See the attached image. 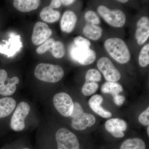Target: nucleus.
<instances>
[{"instance_id": "obj_1", "label": "nucleus", "mask_w": 149, "mask_h": 149, "mask_svg": "<svg viewBox=\"0 0 149 149\" xmlns=\"http://www.w3.org/2000/svg\"><path fill=\"white\" fill-rule=\"evenodd\" d=\"M104 47L111 56L117 62L125 64L130 60V51L122 39L116 37L109 38L105 42Z\"/></svg>"}, {"instance_id": "obj_2", "label": "nucleus", "mask_w": 149, "mask_h": 149, "mask_svg": "<svg viewBox=\"0 0 149 149\" xmlns=\"http://www.w3.org/2000/svg\"><path fill=\"white\" fill-rule=\"evenodd\" d=\"M35 77L47 83H57L63 78L64 71L57 65L42 63L37 65L34 71Z\"/></svg>"}, {"instance_id": "obj_3", "label": "nucleus", "mask_w": 149, "mask_h": 149, "mask_svg": "<svg viewBox=\"0 0 149 149\" xmlns=\"http://www.w3.org/2000/svg\"><path fill=\"white\" fill-rule=\"evenodd\" d=\"M70 117L72 118L71 126L77 130H85L95 124L96 118L93 115L84 112L81 105L77 102L74 103L73 111Z\"/></svg>"}, {"instance_id": "obj_4", "label": "nucleus", "mask_w": 149, "mask_h": 149, "mask_svg": "<svg viewBox=\"0 0 149 149\" xmlns=\"http://www.w3.org/2000/svg\"><path fill=\"white\" fill-rule=\"evenodd\" d=\"M30 106L27 102H20L17 106L11 118L10 128L15 132H20L25 127V119L29 113Z\"/></svg>"}, {"instance_id": "obj_5", "label": "nucleus", "mask_w": 149, "mask_h": 149, "mask_svg": "<svg viewBox=\"0 0 149 149\" xmlns=\"http://www.w3.org/2000/svg\"><path fill=\"white\" fill-rule=\"evenodd\" d=\"M97 11L104 20L112 27H121L125 24L126 16L120 10H111L106 6L101 5L98 7Z\"/></svg>"}, {"instance_id": "obj_6", "label": "nucleus", "mask_w": 149, "mask_h": 149, "mask_svg": "<svg viewBox=\"0 0 149 149\" xmlns=\"http://www.w3.org/2000/svg\"><path fill=\"white\" fill-rule=\"evenodd\" d=\"M55 139L57 149H80L77 136L67 128L58 129L56 133Z\"/></svg>"}, {"instance_id": "obj_7", "label": "nucleus", "mask_w": 149, "mask_h": 149, "mask_svg": "<svg viewBox=\"0 0 149 149\" xmlns=\"http://www.w3.org/2000/svg\"><path fill=\"white\" fill-rule=\"evenodd\" d=\"M53 102L60 114L64 117H70L73 111L74 102L68 94L62 92L56 94Z\"/></svg>"}, {"instance_id": "obj_8", "label": "nucleus", "mask_w": 149, "mask_h": 149, "mask_svg": "<svg viewBox=\"0 0 149 149\" xmlns=\"http://www.w3.org/2000/svg\"><path fill=\"white\" fill-rule=\"evenodd\" d=\"M97 66L108 82H116L121 78V74L108 58L103 57L99 59Z\"/></svg>"}, {"instance_id": "obj_9", "label": "nucleus", "mask_w": 149, "mask_h": 149, "mask_svg": "<svg viewBox=\"0 0 149 149\" xmlns=\"http://www.w3.org/2000/svg\"><path fill=\"white\" fill-rule=\"evenodd\" d=\"M70 53L74 60L83 65L93 63L95 61L97 56L95 51L91 48L79 47L76 46L71 48Z\"/></svg>"}, {"instance_id": "obj_10", "label": "nucleus", "mask_w": 149, "mask_h": 149, "mask_svg": "<svg viewBox=\"0 0 149 149\" xmlns=\"http://www.w3.org/2000/svg\"><path fill=\"white\" fill-rule=\"evenodd\" d=\"M52 31L47 24L38 22L34 26L32 36V41L35 45L45 42L52 36Z\"/></svg>"}, {"instance_id": "obj_11", "label": "nucleus", "mask_w": 149, "mask_h": 149, "mask_svg": "<svg viewBox=\"0 0 149 149\" xmlns=\"http://www.w3.org/2000/svg\"><path fill=\"white\" fill-rule=\"evenodd\" d=\"M3 41L6 44L0 45V53L4 54L8 57L15 54L22 47L19 35L12 34L8 41Z\"/></svg>"}, {"instance_id": "obj_12", "label": "nucleus", "mask_w": 149, "mask_h": 149, "mask_svg": "<svg viewBox=\"0 0 149 149\" xmlns=\"http://www.w3.org/2000/svg\"><path fill=\"white\" fill-rule=\"evenodd\" d=\"M135 38L140 45H143L149 37V19L143 16L139 19L136 24Z\"/></svg>"}, {"instance_id": "obj_13", "label": "nucleus", "mask_w": 149, "mask_h": 149, "mask_svg": "<svg viewBox=\"0 0 149 149\" xmlns=\"http://www.w3.org/2000/svg\"><path fill=\"white\" fill-rule=\"evenodd\" d=\"M106 130L116 138H122L124 136L123 131L127 128L125 120L119 118H111L107 120L105 124Z\"/></svg>"}, {"instance_id": "obj_14", "label": "nucleus", "mask_w": 149, "mask_h": 149, "mask_svg": "<svg viewBox=\"0 0 149 149\" xmlns=\"http://www.w3.org/2000/svg\"><path fill=\"white\" fill-rule=\"evenodd\" d=\"M77 19L76 14L73 11L68 10L65 12L61 21L62 31L67 33H71L74 29Z\"/></svg>"}, {"instance_id": "obj_15", "label": "nucleus", "mask_w": 149, "mask_h": 149, "mask_svg": "<svg viewBox=\"0 0 149 149\" xmlns=\"http://www.w3.org/2000/svg\"><path fill=\"white\" fill-rule=\"evenodd\" d=\"M103 102V98L102 96L95 95L91 97L88 103L91 109L96 113L104 118H109L112 116L111 113L106 110L101 106Z\"/></svg>"}, {"instance_id": "obj_16", "label": "nucleus", "mask_w": 149, "mask_h": 149, "mask_svg": "<svg viewBox=\"0 0 149 149\" xmlns=\"http://www.w3.org/2000/svg\"><path fill=\"white\" fill-rule=\"evenodd\" d=\"M16 106V101L13 98L6 97L0 99V118L9 116Z\"/></svg>"}, {"instance_id": "obj_17", "label": "nucleus", "mask_w": 149, "mask_h": 149, "mask_svg": "<svg viewBox=\"0 0 149 149\" xmlns=\"http://www.w3.org/2000/svg\"><path fill=\"white\" fill-rule=\"evenodd\" d=\"M40 4L39 0H15L13 6L22 12H29L38 8Z\"/></svg>"}, {"instance_id": "obj_18", "label": "nucleus", "mask_w": 149, "mask_h": 149, "mask_svg": "<svg viewBox=\"0 0 149 149\" xmlns=\"http://www.w3.org/2000/svg\"><path fill=\"white\" fill-rule=\"evenodd\" d=\"M19 82L18 77L15 76L12 78H8L7 83H0V95L8 96L13 95L16 91V85Z\"/></svg>"}, {"instance_id": "obj_19", "label": "nucleus", "mask_w": 149, "mask_h": 149, "mask_svg": "<svg viewBox=\"0 0 149 149\" xmlns=\"http://www.w3.org/2000/svg\"><path fill=\"white\" fill-rule=\"evenodd\" d=\"M85 37L93 40H97L101 37L102 29L98 25L86 23L83 29Z\"/></svg>"}, {"instance_id": "obj_20", "label": "nucleus", "mask_w": 149, "mask_h": 149, "mask_svg": "<svg viewBox=\"0 0 149 149\" xmlns=\"http://www.w3.org/2000/svg\"><path fill=\"white\" fill-rule=\"evenodd\" d=\"M40 16L42 20L48 23H53L58 20L61 13L58 11L54 10L49 6L44 8L40 12Z\"/></svg>"}, {"instance_id": "obj_21", "label": "nucleus", "mask_w": 149, "mask_h": 149, "mask_svg": "<svg viewBox=\"0 0 149 149\" xmlns=\"http://www.w3.org/2000/svg\"><path fill=\"white\" fill-rule=\"evenodd\" d=\"M144 141L139 138L129 139L125 140L120 146V149H146Z\"/></svg>"}, {"instance_id": "obj_22", "label": "nucleus", "mask_w": 149, "mask_h": 149, "mask_svg": "<svg viewBox=\"0 0 149 149\" xmlns=\"http://www.w3.org/2000/svg\"><path fill=\"white\" fill-rule=\"evenodd\" d=\"M101 91L102 93L111 94L113 96L121 93L123 88L122 85L116 82H107L102 86Z\"/></svg>"}, {"instance_id": "obj_23", "label": "nucleus", "mask_w": 149, "mask_h": 149, "mask_svg": "<svg viewBox=\"0 0 149 149\" xmlns=\"http://www.w3.org/2000/svg\"><path fill=\"white\" fill-rule=\"evenodd\" d=\"M139 64L142 67H146L149 64V44L145 45L141 49L139 57Z\"/></svg>"}, {"instance_id": "obj_24", "label": "nucleus", "mask_w": 149, "mask_h": 149, "mask_svg": "<svg viewBox=\"0 0 149 149\" xmlns=\"http://www.w3.org/2000/svg\"><path fill=\"white\" fill-rule=\"evenodd\" d=\"M50 51L53 56L56 58H62L65 54V51L64 45L59 41L55 42Z\"/></svg>"}, {"instance_id": "obj_25", "label": "nucleus", "mask_w": 149, "mask_h": 149, "mask_svg": "<svg viewBox=\"0 0 149 149\" xmlns=\"http://www.w3.org/2000/svg\"><path fill=\"white\" fill-rule=\"evenodd\" d=\"M99 88V84L94 82L86 81L82 88V92L86 96H90L96 93Z\"/></svg>"}, {"instance_id": "obj_26", "label": "nucleus", "mask_w": 149, "mask_h": 149, "mask_svg": "<svg viewBox=\"0 0 149 149\" xmlns=\"http://www.w3.org/2000/svg\"><path fill=\"white\" fill-rule=\"evenodd\" d=\"M102 79V75L98 70L95 69L89 70L85 75V80L88 82H100Z\"/></svg>"}, {"instance_id": "obj_27", "label": "nucleus", "mask_w": 149, "mask_h": 149, "mask_svg": "<svg viewBox=\"0 0 149 149\" xmlns=\"http://www.w3.org/2000/svg\"><path fill=\"white\" fill-rule=\"evenodd\" d=\"M85 21L87 23L98 25L100 23V19L97 14L92 10H88L85 14Z\"/></svg>"}, {"instance_id": "obj_28", "label": "nucleus", "mask_w": 149, "mask_h": 149, "mask_svg": "<svg viewBox=\"0 0 149 149\" xmlns=\"http://www.w3.org/2000/svg\"><path fill=\"white\" fill-rule=\"evenodd\" d=\"M55 42V40L53 38H49L42 45L37 48L36 50L37 53L39 54H42L49 50H50L54 46Z\"/></svg>"}, {"instance_id": "obj_29", "label": "nucleus", "mask_w": 149, "mask_h": 149, "mask_svg": "<svg viewBox=\"0 0 149 149\" xmlns=\"http://www.w3.org/2000/svg\"><path fill=\"white\" fill-rule=\"evenodd\" d=\"M74 43L75 45L79 47L90 48L91 45L89 40L80 36L74 38Z\"/></svg>"}, {"instance_id": "obj_30", "label": "nucleus", "mask_w": 149, "mask_h": 149, "mask_svg": "<svg viewBox=\"0 0 149 149\" xmlns=\"http://www.w3.org/2000/svg\"><path fill=\"white\" fill-rule=\"evenodd\" d=\"M139 120L142 125L149 126V108L142 113L139 116Z\"/></svg>"}, {"instance_id": "obj_31", "label": "nucleus", "mask_w": 149, "mask_h": 149, "mask_svg": "<svg viewBox=\"0 0 149 149\" xmlns=\"http://www.w3.org/2000/svg\"><path fill=\"white\" fill-rule=\"evenodd\" d=\"M115 104L117 106H121L123 104L125 100L124 96L117 94L113 96Z\"/></svg>"}, {"instance_id": "obj_32", "label": "nucleus", "mask_w": 149, "mask_h": 149, "mask_svg": "<svg viewBox=\"0 0 149 149\" xmlns=\"http://www.w3.org/2000/svg\"><path fill=\"white\" fill-rule=\"evenodd\" d=\"M8 78L7 71L5 70L0 69V83H4Z\"/></svg>"}, {"instance_id": "obj_33", "label": "nucleus", "mask_w": 149, "mask_h": 149, "mask_svg": "<svg viewBox=\"0 0 149 149\" xmlns=\"http://www.w3.org/2000/svg\"><path fill=\"white\" fill-rule=\"evenodd\" d=\"M61 3L59 0H53L51 1L49 6L52 8H57L60 7Z\"/></svg>"}, {"instance_id": "obj_34", "label": "nucleus", "mask_w": 149, "mask_h": 149, "mask_svg": "<svg viewBox=\"0 0 149 149\" xmlns=\"http://www.w3.org/2000/svg\"><path fill=\"white\" fill-rule=\"evenodd\" d=\"M75 1L74 0H62V1H61V3L65 6L70 5Z\"/></svg>"}, {"instance_id": "obj_35", "label": "nucleus", "mask_w": 149, "mask_h": 149, "mask_svg": "<svg viewBox=\"0 0 149 149\" xmlns=\"http://www.w3.org/2000/svg\"><path fill=\"white\" fill-rule=\"evenodd\" d=\"M117 1L118 2H120L124 3H127V2L128 1V0H118V1Z\"/></svg>"}, {"instance_id": "obj_36", "label": "nucleus", "mask_w": 149, "mask_h": 149, "mask_svg": "<svg viewBox=\"0 0 149 149\" xmlns=\"http://www.w3.org/2000/svg\"><path fill=\"white\" fill-rule=\"evenodd\" d=\"M147 133H148V136H149V126H148V128H147Z\"/></svg>"}, {"instance_id": "obj_37", "label": "nucleus", "mask_w": 149, "mask_h": 149, "mask_svg": "<svg viewBox=\"0 0 149 149\" xmlns=\"http://www.w3.org/2000/svg\"><path fill=\"white\" fill-rule=\"evenodd\" d=\"M21 149H30L29 148H23Z\"/></svg>"}]
</instances>
